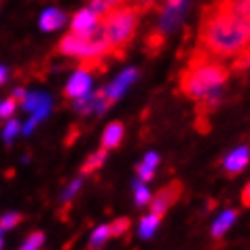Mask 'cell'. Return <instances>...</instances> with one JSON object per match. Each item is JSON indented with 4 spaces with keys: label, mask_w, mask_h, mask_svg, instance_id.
I'll use <instances>...</instances> for the list:
<instances>
[{
    "label": "cell",
    "mask_w": 250,
    "mask_h": 250,
    "mask_svg": "<svg viewBox=\"0 0 250 250\" xmlns=\"http://www.w3.org/2000/svg\"><path fill=\"white\" fill-rule=\"evenodd\" d=\"M199 47L221 60H235L250 47V26L237 17L208 4L199 23Z\"/></svg>",
    "instance_id": "6da1fadb"
},
{
    "label": "cell",
    "mask_w": 250,
    "mask_h": 250,
    "mask_svg": "<svg viewBox=\"0 0 250 250\" xmlns=\"http://www.w3.org/2000/svg\"><path fill=\"white\" fill-rule=\"evenodd\" d=\"M231 74V68H227L221 62V58L208 53L206 49H195L189 60V64L185 66V70L180 72L178 87L180 93L191 100H208V98H218L221 87L227 83Z\"/></svg>",
    "instance_id": "7a4b0ae2"
},
{
    "label": "cell",
    "mask_w": 250,
    "mask_h": 250,
    "mask_svg": "<svg viewBox=\"0 0 250 250\" xmlns=\"http://www.w3.org/2000/svg\"><path fill=\"white\" fill-rule=\"evenodd\" d=\"M140 13L142 11L136 7V4L127 2V4H123V7L110 11L108 15H104L102 20H100L104 26L106 39H108L112 58L121 60L125 55V49H127V45L136 36V30H138Z\"/></svg>",
    "instance_id": "3957f363"
},
{
    "label": "cell",
    "mask_w": 250,
    "mask_h": 250,
    "mask_svg": "<svg viewBox=\"0 0 250 250\" xmlns=\"http://www.w3.org/2000/svg\"><path fill=\"white\" fill-rule=\"evenodd\" d=\"M180 193H183V185H180L178 180H174V183H170L167 187H164V189H159V191L153 195V199H151V212L164 218V214L167 212V208H170L172 204L178 202Z\"/></svg>",
    "instance_id": "277c9868"
},
{
    "label": "cell",
    "mask_w": 250,
    "mask_h": 250,
    "mask_svg": "<svg viewBox=\"0 0 250 250\" xmlns=\"http://www.w3.org/2000/svg\"><path fill=\"white\" fill-rule=\"evenodd\" d=\"M89 85H91L89 72L79 70L70 81H68V85H66V89H64V96L68 100H79V98H83L85 93L89 91Z\"/></svg>",
    "instance_id": "5b68a950"
},
{
    "label": "cell",
    "mask_w": 250,
    "mask_h": 250,
    "mask_svg": "<svg viewBox=\"0 0 250 250\" xmlns=\"http://www.w3.org/2000/svg\"><path fill=\"white\" fill-rule=\"evenodd\" d=\"M248 161H250V148L240 146L237 151H233L225 159V174H227V176H237V174L248 166Z\"/></svg>",
    "instance_id": "8992f818"
},
{
    "label": "cell",
    "mask_w": 250,
    "mask_h": 250,
    "mask_svg": "<svg viewBox=\"0 0 250 250\" xmlns=\"http://www.w3.org/2000/svg\"><path fill=\"white\" fill-rule=\"evenodd\" d=\"M123 136H125V125L121 121L108 123L106 129H104V134H102V146L106 148V151H112V148L121 146Z\"/></svg>",
    "instance_id": "52a82bcc"
},
{
    "label": "cell",
    "mask_w": 250,
    "mask_h": 250,
    "mask_svg": "<svg viewBox=\"0 0 250 250\" xmlns=\"http://www.w3.org/2000/svg\"><path fill=\"white\" fill-rule=\"evenodd\" d=\"M98 23H100V15L89 7V9L79 11V13L74 15L72 30H74V32H89V30H93Z\"/></svg>",
    "instance_id": "ba28073f"
},
{
    "label": "cell",
    "mask_w": 250,
    "mask_h": 250,
    "mask_svg": "<svg viewBox=\"0 0 250 250\" xmlns=\"http://www.w3.org/2000/svg\"><path fill=\"white\" fill-rule=\"evenodd\" d=\"M136 74H138L136 70H125V72L121 74V77H117L115 83H112V85L108 87V89H106V108H108L110 104H115V100H117L119 96H121L125 87H127V85L136 79Z\"/></svg>",
    "instance_id": "9c48e42d"
},
{
    "label": "cell",
    "mask_w": 250,
    "mask_h": 250,
    "mask_svg": "<svg viewBox=\"0 0 250 250\" xmlns=\"http://www.w3.org/2000/svg\"><path fill=\"white\" fill-rule=\"evenodd\" d=\"M235 218H237V210H225L223 214L214 221V225H212V237H214V240L223 237L225 231H227L231 225L235 223Z\"/></svg>",
    "instance_id": "30bf717a"
},
{
    "label": "cell",
    "mask_w": 250,
    "mask_h": 250,
    "mask_svg": "<svg viewBox=\"0 0 250 250\" xmlns=\"http://www.w3.org/2000/svg\"><path fill=\"white\" fill-rule=\"evenodd\" d=\"M64 21H66V17L58 9H49V11H45V13L41 15V28L47 30V32H53V30L62 28L64 26Z\"/></svg>",
    "instance_id": "8fae6325"
},
{
    "label": "cell",
    "mask_w": 250,
    "mask_h": 250,
    "mask_svg": "<svg viewBox=\"0 0 250 250\" xmlns=\"http://www.w3.org/2000/svg\"><path fill=\"white\" fill-rule=\"evenodd\" d=\"M125 2H129V0H91L89 7L96 11V13L100 15V20H102L104 15H108L110 11H115L119 7H123Z\"/></svg>",
    "instance_id": "7c38bea8"
},
{
    "label": "cell",
    "mask_w": 250,
    "mask_h": 250,
    "mask_svg": "<svg viewBox=\"0 0 250 250\" xmlns=\"http://www.w3.org/2000/svg\"><path fill=\"white\" fill-rule=\"evenodd\" d=\"M106 148L102 146L100 151H96L93 155H89V157L85 159V164H83V167H81V174H93L96 170H100V167L104 166V159H106Z\"/></svg>",
    "instance_id": "4fadbf2b"
},
{
    "label": "cell",
    "mask_w": 250,
    "mask_h": 250,
    "mask_svg": "<svg viewBox=\"0 0 250 250\" xmlns=\"http://www.w3.org/2000/svg\"><path fill=\"white\" fill-rule=\"evenodd\" d=\"M157 164H159V157L155 153H148L145 157V161L138 166V174H140L142 183H148V180L155 176V166H157Z\"/></svg>",
    "instance_id": "5bb4252c"
},
{
    "label": "cell",
    "mask_w": 250,
    "mask_h": 250,
    "mask_svg": "<svg viewBox=\"0 0 250 250\" xmlns=\"http://www.w3.org/2000/svg\"><path fill=\"white\" fill-rule=\"evenodd\" d=\"M108 237H112V233H110V225H102V227H98L96 231H93V235H91L89 250H100V248H102V244L108 240Z\"/></svg>",
    "instance_id": "9a60e30c"
},
{
    "label": "cell",
    "mask_w": 250,
    "mask_h": 250,
    "mask_svg": "<svg viewBox=\"0 0 250 250\" xmlns=\"http://www.w3.org/2000/svg\"><path fill=\"white\" fill-rule=\"evenodd\" d=\"M159 221H161V216H157V214H148V216H145L140 221V235L142 237H151L153 235V231L157 229V225H159Z\"/></svg>",
    "instance_id": "2e32d148"
},
{
    "label": "cell",
    "mask_w": 250,
    "mask_h": 250,
    "mask_svg": "<svg viewBox=\"0 0 250 250\" xmlns=\"http://www.w3.org/2000/svg\"><path fill=\"white\" fill-rule=\"evenodd\" d=\"M23 221V214H20V212H9V214L2 216V221H0V227H2V231H9L17 227Z\"/></svg>",
    "instance_id": "e0dca14e"
},
{
    "label": "cell",
    "mask_w": 250,
    "mask_h": 250,
    "mask_svg": "<svg viewBox=\"0 0 250 250\" xmlns=\"http://www.w3.org/2000/svg\"><path fill=\"white\" fill-rule=\"evenodd\" d=\"M42 242H45V233H41V231H36V233H32L28 237L26 242L20 246V250H39L42 246Z\"/></svg>",
    "instance_id": "ac0fdd59"
},
{
    "label": "cell",
    "mask_w": 250,
    "mask_h": 250,
    "mask_svg": "<svg viewBox=\"0 0 250 250\" xmlns=\"http://www.w3.org/2000/svg\"><path fill=\"white\" fill-rule=\"evenodd\" d=\"M134 197H136V204L138 206H145L146 202L151 204V195H148V189H146V185L142 183V180H138L134 187Z\"/></svg>",
    "instance_id": "d6986e66"
},
{
    "label": "cell",
    "mask_w": 250,
    "mask_h": 250,
    "mask_svg": "<svg viewBox=\"0 0 250 250\" xmlns=\"http://www.w3.org/2000/svg\"><path fill=\"white\" fill-rule=\"evenodd\" d=\"M129 227H132V221H129V218H125V216H121V218H117V221L110 225V233H112V237L125 235V231H127Z\"/></svg>",
    "instance_id": "ffe728a7"
},
{
    "label": "cell",
    "mask_w": 250,
    "mask_h": 250,
    "mask_svg": "<svg viewBox=\"0 0 250 250\" xmlns=\"http://www.w3.org/2000/svg\"><path fill=\"white\" fill-rule=\"evenodd\" d=\"M17 104H20V102H17V100H15L13 96L4 100L2 106H0V117H2V121H7V119H9L11 115H13V110H15V106H17Z\"/></svg>",
    "instance_id": "44dd1931"
},
{
    "label": "cell",
    "mask_w": 250,
    "mask_h": 250,
    "mask_svg": "<svg viewBox=\"0 0 250 250\" xmlns=\"http://www.w3.org/2000/svg\"><path fill=\"white\" fill-rule=\"evenodd\" d=\"M161 45H164V30H155V32H153V34L146 39V47H148V49H151V51L155 53V51H157V49H159Z\"/></svg>",
    "instance_id": "7402d4cb"
},
{
    "label": "cell",
    "mask_w": 250,
    "mask_h": 250,
    "mask_svg": "<svg viewBox=\"0 0 250 250\" xmlns=\"http://www.w3.org/2000/svg\"><path fill=\"white\" fill-rule=\"evenodd\" d=\"M20 129V123H17V119H11V123L4 127V140H11L15 136V132Z\"/></svg>",
    "instance_id": "603a6c76"
},
{
    "label": "cell",
    "mask_w": 250,
    "mask_h": 250,
    "mask_svg": "<svg viewBox=\"0 0 250 250\" xmlns=\"http://www.w3.org/2000/svg\"><path fill=\"white\" fill-rule=\"evenodd\" d=\"M242 206L244 208H250V180H248V185L244 187V191H242Z\"/></svg>",
    "instance_id": "cb8c5ba5"
},
{
    "label": "cell",
    "mask_w": 250,
    "mask_h": 250,
    "mask_svg": "<svg viewBox=\"0 0 250 250\" xmlns=\"http://www.w3.org/2000/svg\"><path fill=\"white\" fill-rule=\"evenodd\" d=\"M0 81H2V83H7V68H2V74H0Z\"/></svg>",
    "instance_id": "d4e9b609"
}]
</instances>
